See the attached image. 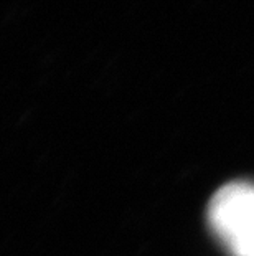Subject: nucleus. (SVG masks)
<instances>
[{
	"label": "nucleus",
	"instance_id": "obj_1",
	"mask_svg": "<svg viewBox=\"0 0 254 256\" xmlns=\"http://www.w3.org/2000/svg\"><path fill=\"white\" fill-rule=\"evenodd\" d=\"M208 223L233 256H254V184L221 187L208 205Z\"/></svg>",
	"mask_w": 254,
	"mask_h": 256
}]
</instances>
